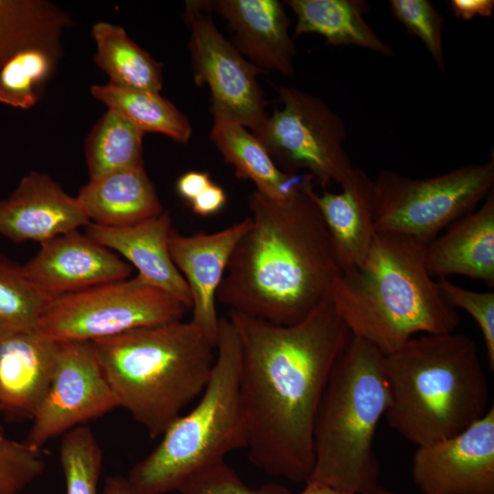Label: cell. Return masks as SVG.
<instances>
[{
	"instance_id": "6da1fadb",
	"label": "cell",
	"mask_w": 494,
	"mask_h": 494,
	"mask_svg": "<svg viewBox=\"0 0 494 494\" xmlns=\"http://www.w3.org/2000/svg\"><path fill=\"white\" fill-rule=\"evenodd\" d=\"M242 349L240 400L252 463L306 483L314 426L331 370L353 335L330 298L288 326L229 310Z\"/></svg>"
},
{
	"instance_id": "7a4b0ae2",
	"label": "cell",
	"mask_w": 494,
	"mask_h": 494,
	"mask_svg": "<svg viewBox=\"0 0 494 494\" xmlns=\"http://www.w3.org/2000/svg\"><path fill=\"white\" fill-rule=\"evenodd\" d=\"M306 173L282 200L254 190L248 196L251 226L235 246L217 302L276 325H293L329 298L341 274Z\"/></svg>"
},
{
	"instance_id": "3957f363",
	"label": "cell",
	"mask_w": 494,
	"mask_h": 494,
	"mask_svg": "<svg viewBox=\"0 0 494 494\" xmlns=\"http://www.w3.org/2000/svg\"><path fill=\"white\" fill-rule=\"evenodd\" d=\"M425 250L411 237L376 231L362 264L333 284L329 298L353 337L383 355L416 335L453 332L460 324L426 269Z\"/></svg>"
},
{
	"instance_id": "277c9868",
	"label": "cell",
	"mask_w": 494,
	"mask_h": 494,
	"mask_svg": "<svg viewBox=\"0 0 494 494\" xmlns=\"http://www.w3.org/2000/svg\"><path fill=\"white\" fill-rule=\"evenodd\" d=\"M383 368L386 421L417 447L461 433L492 405L477 345L464 333L413 337L383 355Z\"/></svg>"
},
{
	"instance_id": "5b68a950",
	"label": "cell",
	"mask_w": 494,
	"mask_h": 494,
	"mask_svg": "<svg viewBox=\"0 0 494 494\" xmlns=\"http://www.w3.org/2000/svg\"><path fill=\"white\" fill-rule=\"evenodd\" d=\"M118 406L155 439L204 391L217 342L191 321L91 342Z\"/></svg>"
},
{
	"instance_id": "8992f818",
	"label": "cell",
	"mask_w": 494,
	"mask_h": 494,
	"mask_svg": "<svg viewBox=\"0 0 494 494\" xmlns=\"http://www.w3.org/2000/svg\"><path fill=\"white\" fill-rule=\"evenodd\" d=\"M389 403L383 354L353 337L336 361L318 406L309 480L352 494L379 484L374 437Z\"/></svg>"
},
{
	"instance_id": "52a82bcc",
	"label": "cell",
	"mask_w": 494,
	"mask_h": 494,
	"mask_svg": "<svg viewBox=\"0 0 494 494\" xmlns=\"http://www.w3.org/2000/svg\"><path fill=\"white\" fill-rule=\"evenodd\" d=\"M242 349L228 317H220L216 358L198 403L179 415L161 435L156 447L126 477L135 494L177 490L190 476L246 448L240 400Z\"/></svg>"
},
{
	"instance_id": "ba28073f",
	"label": "cell",
	"mask_w": 494,
	"mask_h": 494,
	"mask_svg": "<svg viewBox=\"0 0 494 494\" xmlns=\"http://www.w3.org/2000/svg\"><path fill=\"white\" fill-rule=\"evenodd\" d=\"M493 185V156L428 178L381 170L373 180L374 230L427 245L442 230L474 211Z\"/></svg>"
},
{
	"instance_id": "9c48e42d",
	"label": "cell",
	"mask_w": 494,
	"mask_h": 494,
	"mask_svg": "<svg viewBox=\"0 0 494 494\" xmlns=\"http://www.w3.org/2000/svg\"><path fill=\"white\" fill-rule=\"evenodd\" d=\"M188 308L138 275L51 298L37 330L55 341H89L181 321Z\"/></svg>"
},
{
	"instance_id": "30bf717a",
	"label": "cell",
	"mask_w": 494,
	"mask_h": 494,
	"mask_svg": "<svg viewBox=\"0 0 494 494\" xmlns=\"http://www.w3.org/2000/svg\"><path fill=\"white\" fill-rule=\"evenodd\" d=\"M276 91L283 108H275L253 134L275 165L288 174L306 170L323 190L332 183L347 184L355 167L344 148L341 117L311 93L285 86Z\"/></svg>"
},
{
	"instance_id": "8fae6325",
	"label": "cell",
	"mask_w": 494,
	"mask_h": 494,
	"mask_svg": "<svg viewBox=\"0 0 494 494\" xmlns=\"http://www.w3.org/2000/svg\"><path fill=\"white\" fill-rule=\"evenodd\" d=\"M210 11L209 1L185 4L195 83L208 86L214 120H233L256 134L268 117L266 101L257 81V75L263 70L224 38L210 17Z\"/></svg>"
},
{
	"instance_id": "7c38bea8",
	"label": "cell",
	"mask_w": 494,
	"mask_h": 494,
	"mask_svg": "<svg viewBox=\"0 0 494 494\" xmlns=\"http://www.w3.org/2000/svg\"><path fill=\"white\" fill-rule=\"evenodd\" d=\"M118 406L117 399L89 341H59L53 375L48 391L35 412L26 440L41 447L83 423Z\"/></svg>"
},
{
	"instance_id": "4fadbf2b",
	"label": "cell",
	"mask_w": 494,
	"mask_h": 494,
	"mask_svg": "<svg viewBox=\"0 0 494 494\" xmlns=\"http://www.w3.org/2000/svg\"><path fill=\"white\" fill-rule=\"evenodd\" d=\"M412 476L422 494H494V407L461 433L418 446Z\"/></svg>"
},
{
	"instance_id": "5bb4252c",
	"label": "cell",
	"mask_w": 494,
	"mask_h": 494,
	"mask_svg": "<svg viewBox=\"0 0 494 494\" xmlns=\"http://www.w3.org/2000/svg\"><path fill=\"white\" fill-rule=\"evenodd\" d=\"M23 270L50 298L128 279L133 266L78 230L44 242Z\"/></svg>"
},
{
	"instance_id": "9a60e30c",
	"label": "cell",
	"mask_w": 494,
	"mask_h": 494,
	"mask_svg": "<svg viewBox=\"0 0 494 494\" xmlns=\"http://www.w3.org/2000/svg\"><path fill=\"white\" fill-rule=\"evenodd\" d=\"M251 217L211 233L182 235L172 228L168 239L171 259L185 279L192 299L190 321L217 342L220 317L217 291L231 255L251 226Z\"/></svg>"
},
{
	"instance_id": "2e32d148",
	"label": "cell",
	"mask_w": 494,
	"mask_h": 494,
	"mask_svg": "<svg viewBox=\"0 0 494 494\" xmlns=\"http://www.w3.org/2000/svg\"><path fill=\"white\" fill-rule=\"evenodd\" d=\"M90 222L76 198L47 173L30 171L0 199V235L16 243H41Z\"/></svg>"
},
{
	"instance_id": "e0dca14e",
	"label": "cell",
	"mask_w": 494,
	"mask_h": 494,
	"mask_svg": "<svg viewBox=\"0 0 494 494\" xmlns=\"http://www.w3.org/2000/svg\"><path fill=\"white\" fill-rule=\"evenodd\" d=\"M59 341L37 328L0 338V413L32 419L49 386Z\"/></svg>"
},
{
	"instance_id": "ac0fdd59",
	"label": "cell",
	"mask_w": 494,
	"mask_h": 494,
	"mask_svg": "<svg viewBox=\"0 0 494 494\" xmlns=\"http://www.w3.org/2000/svg\"><path fill=\"white\" fill-rule=\"evenodd\" d=\"M86 227L88 237L124 256L145 283L191 309L188 286L169 253L172 220L167 211L126 227H106L92 222Z\"/></svg>"
},
{
	"instance_id": "d6986e66",
	"label": "cell",
	"mask_w": 494,
	"mask_h": 494,
	"mask_svg": "<svg viewBox=\"0 0 494 494\" xmlns=\"http://www.w3.org/2000/svg\"><path fill=\"white\" fill-rule=\"evenodd\" d=\"M233 32L234 47L260 70L291 77L295 46L289 35V19L277 0L209 1Z\"/></svg>"
},
{
	"instance_id": "ffe728a7",
	"label": "cell",
	"mask_w": 494,
	"mask_h": 494,
	"mask_svg": "<svg viewBox=\"0 0 494 494\" xmlns=\"http://www.w3.org/2000/svg\"><path fill=\"white\" fill-rule=\"evenodd\" d=\"M425 265L432 277L463 275L493 286V191L479 209L453 222L426 245Z\"/></svg>"
},
{
	"instance_id": "44dd1931",
	"label": "cell",
	"mask_w": 494,
	"mask_h": 494,
	"mask_svg": "<svg viewBox=\"0 0 494 494\" xmlns=\"http://www.w3.org/2000/svg\"><path fill=\"white\" fill-rule=\"evenodd\" d=\"M315 199L328 229L340 272L359 268L376 232L373 179L365 171L355 168L340 192H316Z\"/></svg>"
},
{
	"instance_id": "7402d4cb",
	"label": "cell",
	"mask_w": 494,
	"mask_h": 494,
	"mask_svg": "<svg viewBox=\"0 0 494 494\" xmlns=\"http://www.w3.org/2000/svg\"><path fill=\"white\" fill-rule=\"evenodd\" d=\"M86 217L101 226H131L163 212L145 166L90 179L75 197Z\"/></svg>"
},
{
	"instance_id": "603a6c76",
	"label": "cell",
	"mask_w": 494,
	"mask_h": 494,
	"mask_svg": "<svg viewBox=\"0 0 494 494\" xmlns=\"http://www.w3.org/2000/svg\"><path fill=\"white\" fill-rule=\"evenodd\" d=\"M209 137L234 167L236 177L252 181L256 191L266 198H289L305 177L306 173L288 174L280 169L258 138L233 120H214Z\"/></svg>"
},
{
	"instance_id": "cb8c5ba5",
	"label": "cell",
	"mask_w": 494,
	"mask_h": 494,
	"mask_svg": "<svg viewBox=\"0 0 494 494\" xmlns=\"http://www.w3.org/2000/svg\"><path fill=\"white\" fill-rule=\"evenodd\" d=\"M296 16L295 36L317 33L332 46H357L386 57L392 48L366 23L369 11L362 0H288Z\"/></svg>"
},
{
	"instance_id": "d4e9b609",
	"label": "cell",
	"mask_w": 494,
	"mask_h": 494,
	"mask_svg": "<svg viewBox=\"0 0 494 494\" xmlns=\"http://www.w3.org/2000/svg\"><path fill=\"white\" fill-rule=\"evenodd\" d=\"M69 14L48 0H0V70L31 47H62Z\"/></svg>"
},
{
	"instance_id": "484cf974",
	"label": "cell",
	"mask_w": 494,
	"mask_h": 494,
	"mask_svg": "<svg viewBox=\"0 0 494 494\" xmlns=\"http://www.w3.org/2000/svg\"><path fill=\"white\" fill-rule=\"evenodd\" d=\"M96 52L94 62L109 76L113 85L160 92L162 65L137 45L121 26L106 21L91 27Z\"/></svg>"
},
{
	"instance_id": "4316f807",
	"label": "cell",
	"mask_w": 494,
	"mask_h": 494,
	"mask_svg": "<svg viewBox=\"0 0 494 494\" xmlns=\"http://www.w3.org/2000/svg\"><path fill=\"white\" fill-rule=\"evenodd\" d=\"M91 94L145 134H162L180 144L190 139L192 128L188 119L159 92L126 89L108 81L92 85Z\"/></svg>"
},
{
	"instance_id": "83f0119b",
	"label": "cell",
	"mask_w": 494,
	"mask_h": 494,
	"mask_svg": "<svg viewBox=\"0 0 494 494\" xmlns=\"http://www.w3.org/2000/svg\"><path fill=\"white\" fill-rule=\"evenodd\" d=\"M144 134L124 115L107 109L84 143L90 179L143 167Z\"/></svg>"
},
{
	"instance_id": "f1b7e54d",
	"label": "cell",
	"mask_w": 494,
	"mask_h": 494,
	"mask_svg": "<svg viewBox=\"0 0 494 494\" xmlns=\"http://www.w3.org/2000/svg\"><path fill=\"white\" fill-rule=\"evenodd\" d=\"M62 47H31L0 70V103L20 110L34 107L45 82L55 72Z\"/></svg>"
},
{
	"instance_id": "f546056e",
	"label": "cell",
	"mask_w": 494,
	"mask_h": 494,
	"mask_svg": "<svg viewBox=\"0 0 494 494\" xmlns=\"http://www.w3.org/2000/svg\"><path fill=\"white\" fill-rule=\"evenodd\" d=\"M50 299L30 283L23 265L0 254V338L36 329Z\"/></svg>"
},
{
	"instance_id": "4dcf8cb0",
	"label": "cell",
	"mask_w": 494,
	"mask_h": 494,
	"mask_svg": "<svg viewBox=\"0 0 494 494\" xmlns=\"http://www.w3.org/2000/svg\"><path fill=\"white\" fill-rule=\"evenodd\" d=\"M59 458L66 494H99L102 454L89 426L79 425L62 435Z\"/></svg>"
},
{
	"instance_id": "1f68e13d",
	"label": "cell",
	"mask_w": 494,
	"mask_h": 494,
	"mask_svg": "<svg viewBox=\"0 0 494 494\" xmlns=\"http://www.w3.org/2000/svg\"><path fill=\"white\" fill-rule=\"evenodd\" d=\"M390 7L394 17L408 32L423 42L438 70L445 73L446 68L442 44L444 16L428 0H391Z\"/></svg>"
},
{
	"instance_id": "d6a6232c",
	"label": "cell",
	"mask_w": 494,
	"mask_h": 494,
	"mask_svg": "<svg viewBox=\"0 0 494 494\" xmlns=\"http://www.w3.org/2000/svg\"><path fill=\"white\" fill-rule=\"evenodd\" d=\"M45 467L41 449L12 440L0 431V494H21Z\"/></svg>"
},
{
	"instance_id": "836d02e7",
	"label": "cell",
	"mask_w": 494,
	"mask_h": 494,
	"mask_svg": "<svg viewBox=\"0 0 494 494\" xmlns=\"http://www.w3.org/2000/svg\"><path fill=\"white\" fill-rule=\"evenodd\" d=\"M177 491L180 494H292L286 487L277 483L250 488L225 460L193 474Z\"/></svg>"
},
{
	"instance_id": "e575fe53",
	"label": "cell",
	"mask_w": 494,
	"mask_h": 494,
	"mask_svg": "<svg viewBox=\"0 0 494 494\" xmlns=\"http://www.w3.org/2000/svg\"><path fill=\"white\" fill-rule=\"evenodd\" d=\"M438 287L445 299L457 310L467 311L477 322L486 346L489 369L494 370V293L476 292L439 278Z\"/></svg>"
},
{
	"instance_id": "d590c367",
	"label": "cell",
	"mask_w": 494,
	"mask_h": 494,
	"mask_svg": "<svg viewBox=\"0 0 494 494\" xmlns=\"http://www.w3.org/2000/svg\"><path fill=\"white\" fill-rule=\"evenodd\" d=\"M227 197L219 185L212 183L198 195L191 202L192 211L199 216L207 217L220 211L226 204Z\"/></svg>"
},
{
	"instance_id": "8d00e7d4",
	"label": "cell",
	"mask_w": 494,
	"mask_h": 494,
	"mask_svg": "<svg viewBox=\"0 0 494 494\" xmlns=\"http://www.w3.org/2000/svg\"><path fill=\"white\" fill-rule=\"evenodd\" d=\"M213 182L208 172L188 171L177 181V191L189 203Z\"/></svg>"
},
{
	"instance_id": "74e56055",
	"label": "cell",
	"mask_w": 494,
	"mask_h": 494,
	"mask_svg": "<svg viewBox=\"0 0 494 494\" xmlns=\"http://www.w3.org/2000/svg\"><path fill=\"white\" fill-rule=\"evenodd\" d=\"M450 6L456 17L468 21L476 16L490 17L494 9V1L451 0Z\"/></svg>"
},
{
	"instance_id": "f35d334b",
	"label": "cell",
	"mask_w": 494,
	"mask_h": 494,
	"mask_svg": "<svg viewBox=\"0 0 494 494\" xmlns=\"http://www.w3.org/2000/svg\"><path fill=\"white\" fill-rule=\"evenodd\" d=\"M102 494H135L131 489L126 477L109 476L104 482Z\"/></svg>"
},
{
	"instance_id": "ab89813d",
	"label": "cell",
	"mask_w": 494,
	"mask_h": 494,
	"mask_svg": "<svg viewBox=\"0 0 494 494\" xmlns=\"http://www.w3.org/2000/svg\"><path fill=\"white\" fill-rule=\"evenodd\" d=\"M299 494H352L336 489L321 482L309 480Z\"/></svg>"
},
{
	"instance_id": "60d3db41",
	"label": "cell",
	"mask_w": 494,
	"mask_h": 494,
	"mask_svg": "<svg viewBox=\"0 0 494 494\" xmlns=\"http://www.w3.org/2000/svg\"><path fill=\"white\" fill-rule=\"evenodd\" d=\"M360 494H398L390 489H385L384 487L377 484L367 490L363 491Z\"/></svg>"
}]
</instances>
